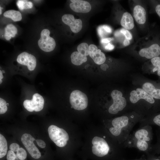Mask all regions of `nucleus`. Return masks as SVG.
<instances>
[{
  "label": "nucleus",
  "mask_w": 160,
  "mask_h": 160,
  "mask_svg": "<svg viewBox=\"0 0 160 160\" xmlns=\"http://www.w3.org/2000/svg\"><path fill=\"white\" fill-rule=\"evenodd\" d=\"M132 113L116 117L110 122L108 130L120 144H123L130 134L134 126L143 118L142 116Z\"/></svg>",
  "instance_id": "obj_1"
},
{
  "label": "nucleus",
  "mask_w": 160,
  "mask_h": 160,
  "mask_svg": "<svg viewBox=\"0 0 160 160\" xmlns=\"http://www.w3.org/2000/svg\"><path fill=\"white\" fill-rule=\"evenodd\" d=\"M153 134L151 125H145L130 134L122 144L124 148H135L145 155L150 153Z\"/></svg>",
  "instance_id": "obj_2"
},
{
  "label": "nucleus",
  "mask_w": 160,
  "mask_h": 160,
  "mask_svg": "<svg viewBox=\"0 0 160 160\" xmlns=\"http://www.w3.org/2000/svg\"><path fill=\"white\" fill-rule=\"evenodd\" d=\"M48 132L50 138L57 146L62 147L66 145L69 137L64 129L52 125L49 127Z\"/></svg>",
  "instance_id": "obj_3"
},
{
  "label": "nucleus",
  "mask_w": 160,
  "mask_h": 160,
  "mask_svg": "<svg viewBox=\"0 0 160 160\" xmlns=\"http://www.w3.org/2000/svg\"><path fill=\"white\" fill-rule=\"evenodd\" d=\"M113 103L109 107L108 112L111 114L115 115L126 109L127 103L126 99L122 97L121 92L118 90H113L111 94Z\"/></svg>",
  "instance_id": "obj_4"
},
{
  "label": "nucleus",
  "mask_w": 160,
  "mask_h": 160,
  "mask_svg": "<svg viewBox=\"0 0 160 160\" xmlns=\"http://www.w3.org/2000/svg\"><path fill=\"white\" fill-rule=\"evenodd\" d=\"M129 100L131 103L135 104L140 99H143L153 106L156 110L159 108V103L153 97L148 94L143 89L137 88L136 90H133L130 93Z\"/></svg>",
  "instance_id": "obj_5"
},
{
  "label": "nucleus",
  "mask_w": 160,
  "mask_h": 160,
  "mask_svg": "<svg viewBox=\"0 0 160 160\" xmlns=\"http://www.w3.org/2000/svg\"><path fill=\"white\" fill-rule=\"evenodd\" d=\"M70 102L74 109L82 110L87 106L88 99L86 95L78 90L73 91L70 96Z\"/></svg>",
  "instance_id": "obj_6"
},
{
  "label": "nucleus",
  "mask_w": 160,
  "mask_h": 160,
  "mask_svg": "<svg viewBox=\"0 0 160 160\" xmlns=\"http://www.w3.org/2000/svg\"><path fill=\"white\" fill-rule=\"evenodd\" d=\"M50 32L46 29H43L41 33V37L38 41L39 47L45 52L53 51L56 46L54 39L49 36Z\"/></svg>",
  "instance_id": "obj_7"
},
{
  "label": "nucleus",
  "mask_w": 160,
  "mask_h": 160,
  "mask_svg": "<svg viewBox=\"0 0 160 160\" xmlns=\"http://www.w3.org/2000/svg\"><path fill=\"white\" fill-rule=\"evenodd\" d=\"M35 139L31 135L25 133L21 137V140L23 145L31 156L35 159H39L41 153L33 143Z\"/></svg>",
  "instance_id": "obj_8"
},
{
  "label": "nucleus",
  "mask_w": 160,
  "mask_h": 160,
  "mask_svg": "<svg viewBox=\"0 0 160 160\" xmlns=\"http://www.w3.org/2000/svg\"><path fill=\"white\" fill-rule=\"evenodd\" d=\"M63 22L69 26L72 32L77 33L81 29L82 22L80 19H75L72 15L66 14L63 15L62 17Z\"/></svg>",
  "instance_id": "obj_9"
},
{
  "label": "nucleus",
  "mask_w": 160,
  "mask_h": 160,
  "mask_svg": "<svg viewBox=\"0 0 160 160\" xmlns=\"http://www.w3.org/2000/svg\"><path fill=\"white\" fill-rule=\"evenodd\" d=\"M17 61L19 63L27 66L28 69L30 71L33 70L36 65L35 57L26 52L20 54L17 57Z\"/></svg>",
  "instance_id": "obj_10"
},
{
  "label": "nucleus",
  "mask_w": 160,
  "mask_h": 160,
  "mask_svg": "<svg viewBox=\"0 0 160 160\" xmlns=\"http://www.w3.org/2000/svg\"><path fill=\"white\" fill-rule=\"evenodd\" d=\"M70 4L71 9L78 13H87L90 11L91 6L88 1L82 0H71Z\"/></svg>",
  "instance_id": "obj_11"
},
{
  "label": "nucleus",
  "mask_w": 160,
  "mask_h": 160,
  "mask_svg": "<svg viewBox=\"0 0 160 160\" xmlns=\"http://www.w3.org/2000/svg\"><path fill=\"white\" fill-rule=\"evenodd\" d=\"M89 55L95 63L98 65L103 63L105 61L104 54L100 49H98L94 44H91L89 46Z\"/></svg>",
  "instance_id": "obj_12"
},
{
  "label": "nucleus",
  "mask_w": 160,
  "mask_h": 160,
  "mask_svg": "<svg viewBox=\"0 0 160 160\" xmlns=\"http://www.w3.org/2000/svg\"><path fill=\"white\" fill-rule=\"evenodd\" d=\"M133 15L136 22L140 24L145 23L146 20V12L144 8L140 5L135 6L133 9Z\"/></svg>",
  "instance_id": "obj_13"
},
{
  "label": "nucleus",
  "mask_w": 160,
  "mask_h": 160,
  "mask_svg": "<svg viewBox=\"0 0 160 160\" xmlns=\"http://www.w3.org/2000/svg\"><path fill=\"white\" fill-rule=\"evenodd\" d=\"M139 123L140 127L147 125H155L160 128V113L143 118Z\"/></svg>",
  "instance_id": "obj_14"
},
{
  "label": "nucleus",
  "mask_w": 160,
  "mask_h": 160,
  "mask_svg": "<svg viewBox=\"0 0 160 160\" xmlns=\"http://www.w3.org/2000/svg\"><path fill=\"white\" fill-rule=\"evenodd\" d=\"M31 102L33 108L35 111L38 112L43 109L44 100L43 97L40 94H34L33 95Z\"/></svg>",
  "instance_id": "obj_15"
},
{
  "label": "nucleus",
  "mask_w": 160,
  "mask_h": 160,
  "mask_svg": "<svg viewBox=\"0 0 160 160\" xmlns=\"http://www.w3.org/2000/svg\"><path fill=\"white\" fill-rule=\"evenodd\" d=\"M120 23L121 25L127 29H132L134 27L133 17L128 12H125L123 14Z\"/></svg>",
  "instance_id": "obj_16"
},
{
  "label": "nucleus",
  "mask_w": 160,
  "mask_h": 160,
  "mask_svg": "<svg viewBox=\"0 0 160 160\" xmlns=\"http://www.w3.org/2000/svg\"><path fill=\"white\" fill-rule=\"evenodd\" d=\"M72 63L76 65H79L87 61L86 56L83 55L78 51L73 52L71 56Z\"/></svg>",
  "instance_id": "obj_17"
},
{
  "label": "nucleus",
  "mask_w": 160,
  "mask_h": 160,
  "mask_svg": "<svg viewBox=\"0 0 160 160\" xmlns=\"http://www.w3.org/2000/svg\"><path fill=\"white\" fill-rule=\"evenodd\" d=\"M5 31L4 37L7 40H9L11 37H14L17 31V28L12 24L7 25L5 28Z\"/></svg>",
  "instance_id": "obj_18"
},
{
  "label": "nucleus",
  "mask_w": 160,
  "mask_h": 160,
  "mask_svg": "<svg viewBox=\"0 0 160 160\" xmlns=\"http://www.w3.org/2000/svg\"><path fill=\"white\" fill-rule=\"evenodd\" d=\"M4 16L11 19L15 22L20 21L22 19L21 14L20 12L14 10H7L4 12Z\"/></svg>",
  "instance_id": "obj_19"
},
{
  "label": "nucleus",
  "mask_w": 160,
  "mask_h": 160,
  "mask_svg": "<svg viewBox=\"0 0 160 160\" xmlns=\"http://www.w3.org/2000/svg\"><path fill=\"white\" fill-rule=\"evenodd\" d=\"M7 150V145L5 137L0 134V158L4 156L6 154Z\"/></svg>",
  "instance_id": "obj_20"
},
{
  "label": "nucleus",
  "mask_w": 160,
  "mask_h": 160,
  "mask_svg": "<svg viewBox=\"0 0 160 160\" xmlns=\"http://www.w3.org/2000/svg\"><path fill=\"white\" fill-rule=\"evenodd\" d=\"M151 62L153 66L152 72L160 76V56L151 59Z\"/></svg>",
  "instance_id": "obj_21"
},
{
  "label": "nucleus",
  "mask_w": 160,
  "mask_h": 160,
  "mask_svg": "<svg viewBox=\"0 0 160 160\" xmlns=\"http://www.w3.org/2000/svg\"><path fill=\"white\" fill-rule=\"evenodd\" d=\"M157 141L156 143L152 145L150 153L155 155L156 154L160 153V128L157 132Z\"/></svg>",
  "instance_id": "obj_22"
},
{
  "label": "nucleus",
  "mask_w": 160,
  "mask_h": 160,
  "mask_svg": "<svg viewBox=\"0 0 160 160\" xmlns=\"http://www.w3.org/2000/svg\"><path fill=\"white\" fill-rule=\"evenodd\" d=\"M17 5L18 8L21 10L24 9H31L33 6L31 2L27 0H18L17 2Z\"/></svg>",
  "instance_id": "obj_23"
},
{
  "label": "nucleus",
  "mask_w": 160,
  "mask_h": 160,
  "mask_svg": "<svg viewBox=\"0 0 160 160\" xmlns=\"http://www.w3.org/2000/svg\"><path fill=\"white\" fill-rule=\"evenodd\" d=\"M77 50L78 52L83 55L87 56L89 55V46L86 43H82L79 45Z\"/></svg>",
  "instance_id": "obj_24"
},
{
  "label": "nucleus",
  "mask_w": 160,
  "mask_h": 160,
  "mask_svg": "<svg viewBox=\"0 0 160 160\" xmlns=\"http://www.w3.org/2000/svg\"><path fill=\"white\" fill-rule=\"evenodd\" d=\"M16 155L20 159L24 160L27 157V153L24 148H20L17 152Z\"/></svg>",
  "instance_id": "obj_25"
},
{
  "label": "nucleus",
  "mask_w": 160,
  "mask_h": 160,
  "mask_svg": "<svg viewBox=\"0 0 160 160\" xmlns=\"http://www.w3.org/2000/svg\"><path fill=\"white\" fill-rule=\"evenodd\" d=\"M7 110L6 102L1 98H0V114H3L6 112Z\"/></svg>",
  "instance_id": "obj_26"
},
{
  "label": "nucleus",
  "mask_w": 160,
  "mask_h": 160,
  "mask_svg": "<svg viewBox=\"0 0 160 160\" xmlns=\"http://www.w3.org/2000/svg\"><path fill=\"white\" fill-rule=\"evenodd\" d=\"M120 32L125 36L126 39L128 40H131L132 38V36L131 33L127 29L124 28H121Z\"/></svg>",
  "instance_id": "obj_27"
},
{
  "label": "nucleus",
  "mask_w": 160,
  "mask_h": 160,
  "mask_svg": "<svg viewBox=\"0 0 160 160\" xmlns=\"http://www.w3.org/2000/svg\"><path fill=\"white\" fill-rule=\"evenodd\" d=\"M16 157V155L14 151L10 150L8 151L7 156V160H15Z\"/></svg>",
  "instance_id": "obj_28"
},
{
  "label": "nucleus",
  "mask_w": 160,
  "mask_h": 160,
  "mask_svg": "<svg viewBox=\"0 0 160 160\" xmlns=\"http://www.w3.org/2000/svg\"><path fill=\"white\" fill-rule=\"evenodd\" d=\"M146 160H160V156H157L155 155L148 153L145 155Z\"/></svg>",
  "instance_id": "obj_29"
},
{
  "label": "nucleus",
  "mask_w": 160,
  "mask_h": 160,
  "mask_svg": "<svg viewBox=\"0 0 160 160\" xmlns=\"http://www.w3.org/2000/svg\"><path fill=\"white\" fill-rule=\"evenodd\" d=\"M9 148L10 150L14 152H17L20 148L18 144L14 143L10 145Z\"/></svg>",
  "instance_id": "obj_30"
},
{
  "label": "nucleus",
  "mask_w": 160,
  "mask_h": 160,
  "mask_svg": "<svg viewBox=\"0 0 160 160\" xmlns=\"http://www.w3.org/2000/svg\"><path fill=\"white\" fill-rule=\"evenodd\" d=\"M37 145L41 148H44L46 147L45 143L41 140L37 139L36 140Z\"/></svg>",
  "instance_id": "obj_31"
},
{
  "label": "nucleus",
  "mask_w": 160,
  "mask_h": 160,
  "mask_svg": "<svg viewBox=\"0 0 160 160\" xmlns=\"http://www.w3.org/2000/svg\"><path fill=\"white\" fill-rule=\"evenodd\" d=\"M155 6V10L160 17V3H156Z\"/></svg>",
  "instance_id": "obj_32"
},
{
  "label": "nucleus",
  "mask_w": 160,
  "mask_h": 160,
  "mask_svg": "<svg viewBox=\"0 0 160 160\" xmlns=\"http://www.w3.org/2000/svg\"><path fill=\"white\" fill-rule=\"evenodd\" d=\"M103 27L106 32L109 33H111L112 32V29L109 26L104 25H103Z\"/></svg>",
  "instance_id": "obj_33"
},
{
  "label": "nucleus",
  "mask_w": 160,
  "mask_h": 160,
  "mask_svg": "<svg viewBox=\"0 0 160 160\" xmlns=\"http://www.w3.org/2000/svg\"><path fill=\"white\" fill-rule=\"evenodd\" d=\"M104 29L103 27V26H100L98 27V32L99 36L101 37H103L104 33H103Z\"/></svg>",
  "instance_id": "obj_34"
},
{
  "label": "nucleus",
  "mask_w": 160,
  "mask_h": 160,
  "mask_svg": "<svg viewBox=\"0 0 160 160\" xmlns=\"http://www.w3.org/2000/svg\"><path fill=\"white\" fill-rule=\"evenodd\" d=\"M114 48V46L110 43H108V45L105 47V49L109 50H113Z\"/></svg>",
  "instance_id": "obj_35"
},
{
  "label": "nucleus",
  "mask_w": 160,
  "mask_h": 160,
  "mask_svg": "<svg viewBox=\"0 0 160 160\" xmlns=\"http://www.w3.org/2000/svg\"><path fill=\"white\" fill-rule=\"evenodd\" d=\"M111 40V39L110 38H107L102 39L101 42L103 43H108Z\"/></svg>",
  "instance_id": "obj_36"
},
{
  "label": "nucleus",
  "mask_w": 160,
  "mask_h": 160,
  "mask_svg": "<svg viewBox=\"0 0 160 160\" xmlns=\"http://www.w3.org/2000/svg\"><path fill=\"white\" fill-rule=\"evenodd\" d=\"M130 43L129 40L126 39L124 40L123 42L124 45L125 46L129 45L130 44Z\"/></svg>",
  "instance_id": "obj_37"
},
{
  "label": "nucleus",
  "mask_w": 160,
  "mask_h": 160,
  "mask_svg": "<svg viewBox=\"0 0 160 160\" xmlns=\"http://www.w3.org/2000/svg\"><path fill=\"white\" fill-rule=\"evenodd\" d=\"M133 160H146V157L145 154L143 155L140 158Z\"/></svg>",
  "instance_id": "obj_38"
},
{
  "label": "nucleus",
  "mask_w": 160,
  "mask_h": 160,
  "mask_svg": "<svg viewBox=\"0 0 160 160\" xmlns=\"http://www.w3.org/2000/svg\"><path fill=\"white\" fill-rule=\"evenodd\" d=\"M2 72L1 70L0 71V80L2 79L3 78V76L2 74Z\"/></svg>",
  "instance_id": "obj_39"
},
{
  "label": "nucleus",
  "mask_w": 160,
  "mask_h": 160,
  "mask_svg": "<svg viewBox=\"0 0 160 160\" xmlns=\"http://www.w3.org/2000/svg\"><path fill=\"white\" fill-rule=\"evenodd\" d=\"M120 32H119V31H116V32H115V35L116 36H119L120 34Z\"/></svg>",
  "instance_id": "obj_40"
},
{
  "label": "nucleus",
  "mask_w": 160,
  "mask_h": 160,
  "mask_svg": "<svg viewBox=\"0 0 160 160\" xmlns=\"http://www.w3.org/2000/svg\"><path fill=\"white\" fill-rule=\"evenodd\" d=\"M2 9V8L1 7H0V14L1 15V13H2V10H1V9Z\"/></svg>",
  "instance_id": "obj_41"
},
{
  "label": "nucleus",
  "mask_w": 160,
  "mask_h": 160,
  "mask_svg": "<svg viewBox=\"0 0 160 160\" xmlns=\"http://www.w3.org/2000/svg\"><path fill=\"white\" fill-rule=\"evenodd\" d=\"M3 73H5V71L4 70H3L2 71Z\"/></svg>",
  "instance_id": "obj_42"
},
{
  "label": "nucleus",
  "mask_w": 160,
  "mask_h": 160,
  "mask_svg": "<svg viewBox=\"0 0 160 160\" xmlns=\"http://www.w3.org/2000/svg\"><path fill=\"white\" fill-rule=\"evenodd\" d=\"M7 105L8 106L9 105V104L8 103H7Z\"/></svg>",
  "instance_id": "obj_43"
}]
</instances>
